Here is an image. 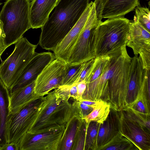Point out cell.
I'll list each match as a JSON object with an SVG mask.
<instances>
[{
    "instance_id": "obj_1",
    "label": "cell",
    "mask_w": 150,
    "mask_h": 150,
    "mask_svg": "<svg viewBox=\"0 0 150 150\" xmlns=\"http://www.w3.org/2000/svg\"><path fill=\"white\" fill-rule=\"evenodd\" d=\"M90 0H59L54 12L41 28L38 44L53 51L75 25Z\"/></svg>"
},
{
    "instance_id": "obj_2",
    "label": "cell",
    "mask_w": 150,
    "mask_h": 150,
    "mask_svg": "<svg viewBox=\"0 0 150 150\" xmlns=\"http://www.w3.org/2000/svg\"><path fill=\"white\" fill-rule=\"evenodd\" d=\"M126 46L109 56L107 66L109 80L108 103L110 108L120 111L126 106V98L129 81L132 57Z\"/></svg>"
},
{
    "instance_id": "obj_3",
    "label": "cell",
    "mask_w": 150,
    "mask_h": 150,
    "mask_svg": "<svg viewBox=\"0 0 150 150\" xmlns=\"http://www.w3.org/2000/svg\"><path fill=\"white\" fill-rule=\"evenodd\" d=\"M30 0H6L0 12V21L8 47L15 44L31 28Z\"/></svg>"
},
{
    "instance_id": "obj_4",
    "label": "cell",
    "mask_w": 150,
    "mask_h": 150,
    "mask_svg": "<svg viewBox=\"0 0 150 150\" xmlns=\"http://www.w3.org/2000/svg\"><path fill=\"white\" fill-rule=\"evenodd\" d=\"M130 21L124 17L101 21L96 30V57L109 56L126 45Z\"/></svg>"
},
{
    "instance_id": "obj_5",
    "label": "cell",
    "mask_w": 150,
    "mask_h": 150,
    "mask_svg": "<svg viewBox=\"0 0 150 150\" xmlns=\"http://www.w3.org/2000/svg\"><path fill=\"white\" fill-rule=\"evenodd\" d=\"M72 113L69 100L57 96L54 90L50 91L44 96L37 116L28 132L35 133L65 127Z\"/></svg>"
},
{
    "instance_id": "obj_6",
    "label": "cell",
    "mask_w": 150,
    "mask_h": 150,
    "mask_svg": "<svg viewBox=\"0 0 150 150\" xmlns=\"http://www.w3.org/2000/svg\"><path fill=\"white\" fill-rule=\"evenodd\" d=\"M15 44L13 52L0 64V78L8 89L16 82L35 54L38 45L31 43L23 37Z\"/></svg>"
},
{
    "instance_id": "obj_7",
    "label": "cell",
    "mask_w": 150,
    "mask_h": 150,
    "mask_svg": "<svg viewBox=\"0 0 150 150\" xmlns=\"http://www.w3.org/2000/svg\"><path fill=\"white\" fill-rule=\"evenodd\" d=\"M101 21L97 17L93 2L90 13L70 54L68 62L79 64L96 57L95 41L97 28Z\"/></svg>"
},
{
    "instance_id": "obj_8",
    "label": "cell",
    "mask_w": 150,
    "mask_h": 150,
    "mask_svg": "<svg viewBox=\"0 0 150 150\" xmlns=\"http://www.w3.org/2000/svg\"><path fill=\"white\" fill-rule=\"evenodd\" d=\"M37 96L15 111L11 112L7 123V143L18 142L34 122L44 100Z\"/></svg>"
},
{
    "instance_id": "obj_9",
    "label": "cell",
    "mask_w": 150,
    "mask_h": 150,
    "mask_svg": "<svg viewBox=\"0 0 150 150\" xmlns=\"http://www.w3.org/2000/svg\"><path fill=\"white\" fill-rule=\"evenodd\" d=\"M65 127L35 133L27 132L18 141L19 150H58Z\"/></svg>"
},
{
    "instance_id": "obj_10",
    "label": "cell",
    "mask_w": 150,
    "mask_h": 150,
    "mask_svg": "<svg viewBox=\"0 0 150 150\" xmlns=\"http://www.w3.org/2000/svg\"><path fill=\"white\" fill-rule=\"evenodd\" d=\"M67 68V64L55 58L39 75L35 81L34 91L38 96H45L52 90L61 86Z\"/></svg>"
},
{
    "instance_id": "obj_11",
    "label": "cell",
    "mask_w": 150,
    "mask_h": 150,
    "mask_svg": "<svg viewBox=\"0 0 150 150\" xmlns=\"http://www.w3.org/2000/svg\"><path fill=\"white\" fill-rule=\"evenodd\" d=\"M55 58L54 54L50 52L36 53L8 89L10 95L35 81L45 67Z\"/></svg>"
},
{
    "instance_id": "obj_12",
    "label": "cell",
    "mask_w": 150,
    "mask_h": 150,
    "mask_svg": "<svg viewBox=\"0 0 150 150\" xmlns=\"http://www.w3.org/2000/svg\"><path fill=\"white\" fill-rule=\"evenodd\" d=\"M119 132L139 150H150V131L119 111Z\"/></svg>"
},
{
    "instance_id": "obj_13",
    "label": "cell",
    "mask_w": 150,
    "mask_h": 150,
    "mask_svg": "<svg viewBox=\"0 0 150 150\" xmlns=\"http://www.w3.org/2000/svg\"><path fill=\"white\" fill-rule=\"evenodd\" d=\"M97 18H112L124 17L140 6L139 0H95Z\"/></svg>"
},
{
    "instance_id": "obj_14",
    "label": "cell",
    "mask_w": 150,
    "mask_h": 150,
    "mask_svg": "<svg viewBox=\"0 0 150 150\" xmlns=\"http://www.w3.org/2000/svg\"><path fill=\"white\" fill-rule=\"evenodd\" d=\"M93 2L91 1L75 25L54 50L55 58L67 63L72 50L88 17Z\"/></svg>"
},
{
    "instance_id": "obj_15",
    "label": "cell",
    "mask_w": 150,
    "mask_h": 150,
    "mask_svg": "<svg viewBox=\"0 0 150 150\" xmlns=\"http://www.w3.org/2000/svg\"><path fill=\"white\" fill-rule=\"evenodd\" d=\"M59 1L33 0L30 3L29 14L31 28H41Z\"/></svg>"
},
{
    "instance_id": "obj_16",
    "label": "cell",
    "mask_w": 150,
    "mask_h": 150,
    "mask_svg": "<svg viewBox=\"0 0 150 150\" xmlns=\"http://www.w3.org/2000/svg\"><path fill=\"white\" fill-rule=\"evenodd\" d=\"M72 100V114L65 126L58 150H72L78 129L82 120L80 112L79 101Z\"/></svg>"
},
{
    "instance_id": "obj_17",
    "label": "cell",
    "mask_w": 150,
    "mask_h": 150,
    "mask_svg": "<svg viewBox=\"0 0 150 150\" xmlns=\"http://www.w3.org/2000/svg\"><path fill=\"white\" fill-rule=\"evenodd\" d=\"M143 71L138 57L134 56L132 58L125 107L132 103L139 93L142 83Z\"/></svg>"
},
{
    "instance_id": "obj_18",
    "label": "cell",
    "mask_w": 150,
    "mask_h": 150,
    "mask_svg": "<svg viewBox=\"0 0 150 150\" xmlns=\"http://www.w3.org/2000/svg\"><path fill=\"white\" fill-rule=\"evenodd\" d=\"M150 45V32L138 23L130 22L126 45L131 48L135 56L144 47Z\"/></svg>"
},
{
    "instance_id": "obj_19",
    "label": "cell",
    "mask_w": 150,
    "mask_h": 150,
    "mask_svg": "<svg viewBox=\"0 0 150 150\" xmlns=\"http://www.w3.org/2000/svg\"><path fill=\"white\" fill-rule=\"evenodd\" d=\"M119 111L110 109L107 117L100 124L97 139L98 149L108 143L119 132Z\"/></svg>"
},
{
    "instance_id": "obj_20",
    "label": "cell",
    "mask_w": 150,
    "mask_h": 150,
    "mask_svg": "<svg viewBox=\"0 0 150 150\" xmlns=\"http://www.w3.org/2000/svg\"><path fill=\"white\" fill-rule=\"evenodd\" d=\"M10 113L9 90L0 78V148L7 143V127Z\"/></svg>"
},
{
    "instance_id": "obj_21",
    "label": "cell",
    "mask_w": 150,
    "mask_h": 150,
    "mask_svg": "<svg viewBox=\"0 0 150 150\" xmlns=\"http://www.w3.org/2000/svg\"><path fill=\"white\" fill-rule=\"evenodd\" d=\"M35 81L10 95L11 112L18 110L38 96L34 91Z\"/></svg>"
},
{
    "instance_id": "obj_22",
    "label": "cell",
    "mask_w": 150,
    "mask_h": 150,
    "mask_svg": "<svg viewBox=\"0 0 150 150\" xmlns=\"http://www.w3.org/2000/svg\"><path fill=\"white\" fill-rule=\"evenodd\" d=\"M136 150L138 149L133 144L119 132L108 143L97 150Z\"/></svg>"
},
{
    "instance_id": "obj_23",
    "label": "cell",
    "mask_w": 150,
    "mask_h": 150,
    "mask_svg": "<svg viewBox=\"0 0 150 150\" xmlns=\"http://www.w3.org/2000/svg\"><path fill=\"white\" fill-rule=\"evenodd\" d=\"M110 110V104L100 99L92 111L83 119L87 123L95 121L102 124L107 117Z\"/></svg>"
},
{
    "instance_id": "obj_24",
    "label": "cell",
    "mask_w": 150,
    "mask_h": 150,
    "mask_svg": "<svg viewBox=\"0 0 150 150\" xmlns=\"http://www.w3.org/2000/svg\"><path fill=\"white\" fill-rule=\"evenodd\" d=\"M100 124L95 121L88 123L84 150H97V139Z\"/></svg>"
},
{
    "instance_id": "obj_25",
    "label": "cell",
    "mask_w": 150,
    "mask_h": 150,
    "mask_svg": "<svg viewBox=\"0 0 150 150\" xmlns=\"http://www.w3.org/2000/svg\"><path fill=\"white\" fill-rule=\"evenodd\" d=\"M125 116L150 131V115L137 112L128 106L122 110Z\"/></svg>"
},
{
    "instance_id": "obj_26",
    "label": "cell",
    "mask_w": 150,
    "mask_h": 150,
    "mask_svg": "<svg viewBox=\"0 0 150 150\" xmlns=\"http://www.w3.org/2000/svg\"><path fill=\"white\" fill-rule=\"evenodd\" d=\"M134 9L133 22L138 23L150 32V12L149 8L140 6Z\"/></svg>"
},
{
    "instance_id": "obj_27",
    "label": "cell",
    "mask_w": 150,
    "mask_h": 150,
    "mask_svg": "<svg viewBox=\"0 0 150 150\" xmlns=\"http://www.w3.org/2000/svg\"><path fill=\"white\" fill-rule=\"evenodd\" d=\"M88 123L82 119L78 129L72 150H84L86 131Z\"/></svg>"
},
{
    "instance_id": "obj_28",
    "label": "cell",
    "mask_w": 150,
    "mask_h": 150,
    "mask_svg": "<svg viewBox=\"0 0 150 150\" xmlns=\"http://www.w3.org/2000/svg\"><path fill=\"white\" fill-rule=\"evenodd\" d=\"M55 94L58 97L68 100L71 98L79 100L77 93L76 84L71 86H61L54 90Z\"/></svg>"
},
{
    "instance_id": "obj_29",
    "label": "cell",
    "mask_w": 150,
    "mask_h": 150,
    "mask_svg": "<svg viewBox=\"0 0 150 150\" xmlns=\"http://www.w3.org/2000/svg\"><path fill=\"white\" fill-rule=\"evenodd\" d=\"M150 103L140 91L136 100L128 106L139 112L150 115Z\"/></svg>"
},
{
    "instance_id": "obj_30",
    "label": "cell",
    "mask_w": 150,
    "mask_h": 150,
    "mask_svg": "<svg viewBox=\"0 0 150 150\" xmlns=\"http://www.w3.org/2000/svg\"><path fill=\"white\" fill-rule=\"evenodd\" d=\"M67 64V68L61 86H70L72 81L77 73L82 64Z\"/></svg>"
},
{
    "instance_id": "obj_31",
    "label": "cell",
    "mask_w": 150,
    "mask_h": 150,
    "mask_svg": "<svg viewBox=\"0 0 150 150\" xmlns=\"http://www.w3.org/2000/svg\"><path fill=\"white\" fill-rule=\"evenodd\" d=\"M139 54V60L143 69H150V45L142 48Z\"/></svg>"
},
{
    "instance_id": "obj_32",
    "label": "cell",
    "mask_w": 150,
    "mask_h": 150,
    "mask_svg": "<svg viewBox=\"0 0 150 150\" xmlns=\"http://www.w3.org/2000/svg\"><path fill=\"white\" fill-rule=\"evenodd\" d=\"M79 108L80 114L83 119L89 114L93 109L92 107L87 105L79 101Z\"/></svg>"
},
{
    "instance_id": "obj_33",
    "label": "cell",
    "mask_w": 150,
    "mask_h": 150,
    "mask_svg": "<svg viewBox=\"0 0 150 150\" xmlns=\"http://www.w3.org/2000/svg\"><path fill=\"white\" fill-rule=\"evenodd\" d=\"M5 38L2 25L0 21V58L4 51L7 48L5 43Z\"/></svg>"
},
{
    "instance_id": "obj_34",
    "label": "cell",
    "mask_w": 150,
    "mask_h": 150,
    "mask_svg": "<svg viewBox=\"0 0 150 150\" xmlns=\"http://www.w3.org/2000/svg\"><path fill=\"white\" fill-rule=\"evenodd\" d=\"M77 93L79 100L81 98L86 87V83L85 79L76 83Z\"/></svg>"
},
{
    "instance_id": "obj_35",
    "label": "cell",
    "mask_w": 150,
    "mask_h": 150,
    "mask_svg": "<svg viewBox=\"0 0 150 150\" xmlns=\"http://www.w3.org/2000/svg\"><path fill=\"white\" fill-rule=\"evenodd\" d=\"M19 143L11 142L7 143L0 148V150H19Z\"/></svg>"
},
{
    "instance_id": "obj_36",
    "label": "cell",
    "mask_w": 150,
    "mask_h": 150,
    "mask_svg": "<svg viewBox=\"0 0 150 150\" xmlns=\"http://www.w3.org/2000/svg\"><path fill=\"white\" fill-rule=\"evenodd\" d=\"M100 100L96 101H93L89 100H84L81 98L79 101L83 103L92 107L93 108L98 104Z\"/></svg>"
},
{
    "instance_id": "obj_37",
    "label": "cell",
    "mask_w": 150,
    "mask_h": 150,
    "mask_svg": "<svg viewBox=\"0 0 150 150\" xmlns=\"http://www.w3.org/2000/svg\"></svg>"
}]
</instances>
